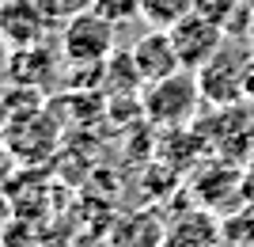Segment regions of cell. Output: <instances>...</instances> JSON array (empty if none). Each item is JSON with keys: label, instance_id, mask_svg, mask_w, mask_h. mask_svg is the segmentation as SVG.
Returning a JSON list of instances; mask_svg holds the SVG:
<instances>
[{"label": "cell", "instance_id": "6da1fadb", "mask_svg": "<svg viewBox=\"0 0 254 247\" xmlns=\"http://www.w3.org/2000/svg\"><path fill=\"white\" fill-rule=\"evenodd\" d=\"M201 84H197V73L190 69H179V73L163 76V80H152L140 91V107H144V118L156 129H175V126H193V118L201 114Z\"/></svg>", "mask_w": 254, "mask_h": 247}, {"label": "cell", "instance_id": "7a4b0ae2", "mask_svg": "<svg viewBox=\"0 0 254 247\" xmlns=\"http://www.w3.org/2000/svg\"><path fill=\"white\" fill-rule=\"evenodd\" d=\"M114 50H118V27L110 19H103L95 8L61 23V57L68 65L106 61Z\"/></svg>", "mask_w": 254, "mask_h": 247}, {"label": "cell", "instance_id": "3957f363", "mask_svg": "<svg viewBox=\"0 0 254 247\" xmlns=\"http://www.w3.org/2000/svg\"><path fill=\"white\" fill-rule=\"evenodd\" d=\"M251 69V50L232 46V38L220 46V54L205 61L197 69V84L209 107H232V103H247L243 99V80Z\"/></svg>", "mask_w": 254, "mask_h": 247}, {"label": "cell", "instance_id": "277c9868", "mask_svg": "<svg viewBox=\"0 0 254 247\" xmlns=\"http://www.w3.org/2000/svg\"><path fill=\"white\" fill-rule=\"evenodd\" d=\"M167 31H171V42H175V54H179V65L190 69V73H197L205 61H212V57L220 54V46L228 42V31H224L220 23L205 19L197 11L182 15Z\"/></svg>", "mask_w": 254, "mask_h": 247}, {"label": "cell", "instance_id": "5b68a950", "mask_svg": "<svg viewBox=\"0 0 254 247\" xmlns=\"http://www.w3.org/2000/svg\"><path fill=\"white\" fill-rule=\"evenodd\" d=\"M197 202L212 213H232L239 205V186H243V164L220 160V156H209V160L197 164V175L190 179Z\"/></svg>", "mask_w": 254, "mask_h": 247}, {"label": "cell", "instance_id": "8992f818", "mask_svg": "<svg viewBox=\"0 0 254 247\" xmlns=\"http://www.w3.org/2000/svg\"><path fill=\"white\" fill-rule=\"evenodd\" d=\"M50 27L53 23L38 0H0V46L4 50H27V46L46 42Z\"/></svg>", "mask_w": 254, "mask_h": 247}, {"label": "cell", "instance_id": "52a82bcc", "mask_svg": "<svg viewBox=\"0 0 254 247\" xmlns=\"http://www.w3.org/2000/svg\"><path fill=\"white\" fill-rule=\"evenodd\" d=\"M163 236H167V217L159 213L156 205L122 213L106 228V244L110 247H159Z\"/></svg>", "mask_w": 254, "mask_h": 247}, {"label": "cell", "instance_id": "ba28073f", "mask_svg": "<svg viewBox=\"0 0 254 247\" xmlns=\"http://www.w3.org/2000/svg\"><path fill=\"white\" fill-rule=\"evenodd\" d=\"M220 244H224V228L216 221V213L197 205V209H186V213L171 217L167 236H163L159 247H220Z\"/></svg>", "mask_w": 254, "mask_h": 247}, {"label": "cell", "instance_id": "9c48e42d", "mask_svg": "<svg viewBox=\"0 0 254 247\" xmlns=\"http://www.w3.org/2000/svg\"><path fill=\"white\" fill-rule=\"evenodd\" d=\"M133 61H137L144 84L163 80V76H171V73H179V69H182L167 27H148V31L140 34L137 42H133Z\"/></svg>", "mask_w": 254, "mask_h": 247}, {"label": "cell", "instance_id": "30bf717a", "mask_svg": "<svg viewBox=\"0 0 254 247\" xmlns=\"http://www.w3.org/2000/svg\"><path fill=\"white\" fill-rule=\"evenodd\" d=\"M144 91V76H140L133 50H114L103 61V95H140Z\"/></svg>", "mask_w": 254, "mask_h": 247}, {"label": "cell", "instance_id": "8fae6325", "mask_svg": "<svg viewBox=\"0 0 254 247\" xmlns=\"http://www.w3.org/2000/svg\"><path fill=\"white\" fill-rule=\"evenodd\" d=\"M193 11V0H140V19L148 27H175Z\"/></svg>", "mask_w": 254, "mask_h": 247}, {"label": "cell", "instance_id": "7c38bea8", "mask_svg": "<svg viewBox=\"0 0 254 247\" xmlns=\"http://www.w3.org/2000/svg\"><path fill=\"white\" fill-rule=\"evenodd\" d=\"M91 8H95L103 19H110L114 27H122V23H129V19L140 15V0H95Z\"/></svg>", "mask_w": 254, "mask_h": 247}, {"label": "cell", "instance_id": "4fadbf2b", "mask_svg": "<svg viewBox=\"0 0 254 247\" xmlns=\"http://www.w3.org/2000/svg\"><path fill=\"white\" fill-rule=\"evenodd\" d=\"M38 4L50 15V23H64V19H72V15H80V11H87L95 0H38Z\"/></svg>", "mask_w": 254, "mask_h": 247}, {"label": "cell", "instance_id": "5bb4252c", "mask_svg": "<svg viewBox=\"0 0 254 247\" xmlns=\"http://www.w3.org/2000/svg\"><path fill=\"white\" fill-rule=\"evenodd\" d=\"M235 8H239V0H193V11L205 15V19H212V23H220V27L232 19Z\"/></svg>", "mask_w": 254, "mask_h": 247}, {"label": "cell", "instance_id": "9a60e30c", "mask_svg": "<svg viewBox=\"0 0 254 247\" xmlns=\"http://www.w3.org/2000/svg\"><path fill=\"white\" fill-rule=\"evenodd\" d=\"M247 38L254 42V8H251V34H247Z\"/></svg>", "mask_w": 254, "mask_h": 247}, {"label": "cell", "instance_id": "2e32d148", "mask_svg": "<svg viewBox=\"0 0 254 247\" xmlns=\"http://www.w3.org/2000/svg\"><path fill=\"white\" fill-rule=\"evenodd\" d=\"M31 247H42V244H31Z\"/></svg>", "mask_w": 254, "mask_h": 247}, {"label": "cell", "instance_id": "e0dca14e", "mask_svg": "<svg viewBox=\"0 0 254 247\" xmlns=\"http://www.w3.org/2000/svg\"><path fill=\"white\" fill-rule=\"evenodd\" d=\"M106 247H110V244H106Z\"/></svg>", "mask_w": 254, "mask_h": 247}]
</instances>
